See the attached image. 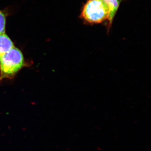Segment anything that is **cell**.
I'll use <instances>...</instances> for the list:
<instances>
[{
	"mask_svg": "<svg viewBox=\"0 0 151 151\" xmlns=\"http://www.w3.org/2000/svg\"><path fill=\"white\" fill-rule=\"evenodd\" d=\"M110 11L103 0H87L81 10V17L90 24H98L109 19Z\"/></svg>",
	"mask_w": 151,
	"mask_h": 151,
	"instance_id": "cell-1",
	"label": "cell"
},
{
	"mask_svg": "<svg viewBox=\"0 0 151 151\" xmlns=\"http://www.w3.org/2000/svg\"><path fill=\"white\" fill-rule=\"evenodd\" d=\"M23 64L22 53L14 47L0 58V80L13 77Z\"/></svg>",
	"mask_w": 151,
	"mask_h": 151,
	"instance_id": "cell-2",
	"label": "cell"
},
{
	"mask_svg": "<svg viewBox=\"0 0 151 151\" xmlns=\"http://www.w3.org/2000/svg\"><path fill=\"white\" fill-rule=\"evenodd\" d=\"M14 47L13 42L5 33L0 34V58Z\"/></svg>",
	"mask_w": 151,
	"mask_h": 151,
	"instance_id": "cell-3",
	"label": "cell"
},
{
	"mask_svg": "<svg viewBox=\"0 0 151 151\" xmlns=\"http://www.w3.org/2000/svg\"><path fill=\"white\" fill-rule=\"evenodd\" d=\"M103 1L108 5L109 11H110V15L108 19V32L111 28L113 19L118 12L121 2L119 0H103Z\"/></svg>",
	"mask_w": 151,
	"mask_h": 151,
	"instance_id": "cell-4",
	"label": "cell"
},
{
	"mask_svg": "<svg viewBox=\"0 0 151 151\" xmlns=\"http://www.w3.org/2000/svg\"><path fill=\"white\" fill-rule=\"evenodd\" d=\"M6 21V13L0 9V34L5 33Z\"/></svg>",
	"mask_w": 151,
	"mask_h": 151,
	"instance_id": "cell-5",
	"label": "cell"
},
{
	"mask_svg": "<svg viewBox=\"0 0 151 151\" xmlns=\"http://www.w3.org/2000/svg\"><path fill=\"white\" fill-rule=\"evenodd\" d=\"M119 1L121 3V1H122V0H119Z\"/></svg>",
	"mask_w": 151,
	"mask_h": 151,
	"instance_id": "cell-6",
	"label": "cell"
}]
</instances>
